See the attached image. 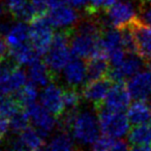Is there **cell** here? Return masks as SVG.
<instances>
[{"label":"cell","mask_w":151,"mask_h":151,"mask_svg":"<svg viewBox=\"0 0 151 151\" xmlns=\"http://www.w3.org/2000/svg\"><path fill=\"white\" fill-rule=\"evenodd\" d=\"M127 89L136 101H146L151 96V73L139 71L128 79Z\"/></svg>","instance_id":"cell-17"},{"label":"cell","mask_w":151,"mask_h":151,"mask_svg":"<svg viewBox=\"0 0 151 151\" xmlns=\"http://www.w3.org/2000/svg\"><path fill=\"white\" fill-rule=\"evenodd\" d=\"M21 108L17 99H14L11 95L0 94V115L9 119L12 116L19 112Z\"/></svg>","instance_id":"cell-27"},{"label":"cell","mask_w":151,"mask_h":151,"mask_svg":"<svg viewBox=\"0 0 151 151\" xmlns=\"http://www.w3.org/2000/svg\"><path fill=\"white\" fill-rule=\"evenodd\" d=\"M63 79L69 88H78L87 79V65L82 58H71L62 70Z\"/></svg>","instance_id":"cell-16"},{"label":"cell","mask_w":151,"mask_h":151,"mask_svg":"<svg viewBox=\"0 0 151 151\" xmlns=\"http://www.w3.org/2000/svg\"><path fill=\"white\" fill-rule=\"evenodd\" d=\"M110 151H130V149L124 141H115Z\"/></svg>","instance_id":"cell-36"},{"label":"cell","mask_w":151,"mask_h":151,"mask_svg":"<svg viewBox=\"0 0 151 151\" xmlns=\"http://www.w3.org/2000/svg\"><path fill=\"white\" fill-rule=\"evenodd\" d=\"M29 26L31 46L40 55H46L54 38L53 25L48 16L38 15L31 20Z\"/></svg>","instance_id":"cell-3"},{"label":"cell","mask_w":151,"mask_h":151,"mask_svg":"<svg viewBox=\"0 0 151 151\" xmlns=\"http://www.w3.org/2000/svg\"><path fill=\"white\" fill-rule=\"evenodd\" d=\"M150 116L151 110L145 101H136L127 109V118L130 123L134 125L146 123L150 120Z\"/></svg>","instance_id":"cell-23"},{"label":"cell","mask_w":151,"mask_h":151,"mask_svg":"<svg viewBox=\"0 0 151 151\" xmlns=\"http://www.w3.org/2000/svg\"><path fill=\"white\" fill-rule=\"evenodd\" d=\"M46 137L35 127H29L18 134V137L12 142L13 151L29 150L40 151L44 146V140Z\"/></svg>","instance_id":"cell-11"},{"label":"cell","mask_w":151,"mask_h":151,"mask_svg":"<svg viewBox=\"0 0 151 151\" xmlns=\"http://www.w3.org/2000/svg\"><path fill=\"white\" fill-rule=\"evenodd\" d=\"M67 2L75 9H86L90 0H67Z\"/></svg>","instance_id":"cell-35"},{"label":"cell","mask_w":151,"mask_h":151,"mask_svg":"<svg viewBox=\"0 0 151 151\" xmlns=\"http://www.w3.org/2000/svg\"><path fill=\"white\" fill-rule=\"evenodd\" d=\"M9 56L17 64L28 65V66L40 59L38 58L40 55L37 54V52L34 50L31 45L28 44L9 49Z\"/></svg>","instance_id":"cell-22"},{"label":"cell","mask_w":151,"mask_h":151,"mask_svg":"<svg viewBox=\"0 0 151 151\" xmlns=\"http://www.w3.org/2000/svg\"><path fill=\"white\" fill-rule=\"evenodd\" d=\"M150 122H151V116H150Z\"/></svg>","instance_id":"cell-45"},{"label":"cell","mask_w":151,"mask_h":151,"mask_svg":"<svg viewBox=\"0 0 151 151\" xmlns=\"http://www.w3.org/2000/svg\"><path fill=\"white\" fill-rule=\"evenodd\" d=\"M101 49L112 66L121 63L125 59L126 54L122 44L121 31L114 27L104 29L101 35Z\"/></svg>","instance_id":"cell-6"},{"label":"cell","mask_w":151,"mask_h":151,"mask_svg":"<svg viewBox=\"0 0 151 151\" xmlns=\"http://www.w3.org/2000/svg\"><path fill=\"white\" fill-rule=\"evenodd\" d=\"M99 120L101 132L112 139L122 138L129 129L130 122L123 112L112 111L101 107L99 109Z\"/></svg>","instance_id":"cell-4"},{"label":"cell","mask_w":151,"mask_h":151,"mask_svg":"<svg viewBox=\"0 0 151 151\" xmlns=\"http://www.w3.org/2000/svg\"><path fill=\"white\" fill-rule=\"evenodd\" d=\"M130 151H151V146L149 145H134Z\"/></svg>","instance_id":"cell-39"},{"label":"cell","mask_w":151,"mask_h":151,"mask_svg":"<svg viewBox=\"0 0 151 151\" xmlns=\"http://www.w3.org/2000/svg\"><path fill=\"white\" fill-rule=\"evenodd\" d=\"M114 142V139L104 134L103 137H99L96 142L92 145L93 151H110Z\"/></svg>","instance_id":"cell-31"},{"label":"cell","mask_w":151,"mask_h":151,"mask_svg":"<svg viewBox=\"0 0 151 151\" xmlns=\"http://www.w3.org/2000/svg\"><path fill=\"white\" fill-rule=\"evenodd\" d=\"M20 151H29V150H20Z\"/></svg>","instance_id":"cell-44"},{"label":"cell","mask_w":151,"mask_h":151,"mask_svg":"<svg viewBox=\"0 0 151 151\" xmlns=\"http://www.w3.org/2000/svg\"><path fill=\"white\" fill-rule=\"evenodd\" d=\"M140 1H142L143 3H147L148 1H151V0H140Z\"/></svg>","instance_id":"cell-43"},{"label":"cell","mask_w":151,"mask_h":151,"mask_svg":"<svg viewBox=\"0 0 151 151\" xmlns=\"http://www.w3.org/2000/svg\"><path fill=\"white\" fill-rule=\"evenodd\" d=\"M29 122L30 119L27 112L20 110L19 112H17L15 115L9 118V128L16 134H20L28 127Z\"/></svg>","instance_id":"cell-28"},{"label":"cell","mask_w":151,"mask_h":151,"mask_svg":"<svg viewBox=\"0 0 151 151\" xmlns=\"http://www.w3.org/2000/svg\"><path fill=\"white\" fill-rule=\"evenodd\" d=\"M30 1H31V5L35 12L36 16L44 15V13L49 7L47 0H30Z\"/></svg>","instance_id":"cell-32"},{"label":"cell","mask_w":151,"mask_h":151,"mask_svg":"<svg viewBox=\"0 0 151 151\" xmlns=\"http://www.w3.org/2000/svg\"><path fill=\"white\" fill-rule=\"evenodd\" d=\"M40 151H75L73 140L66 132L54 136Z\"/></svg>","instance_id":"cell-24"},{"label":"cell","mask_w":151,"mask_h":151,"mask_svg":"<svg viewBox=\"0 0 151 151\" xmlns=\"http://www.w3.org/2000/svg\"><path fill=\"white\" fill-rule=\"evenodd\" d=\"M37 97H38L37 86H35L32 83L26 84L17 94L18 101L20 103L21 107L25 108V109L30 107V106L34 105V104H36Z\"/></svg>","instance_id":"cell-26"},{"label":"cell","mask_w":151,"mask_h":151,"mask_svg":"<svg viewBox=\"0 0 151 151\" xmlns=\"http://www.w3.org/2000/svg\"><path fill=\"white\" fill-rule=\"evenodd\" d=\"M70 30H63L54 35L53 42L47 52L46 64L52 75H58L64 69L71 59Z\"/></svg>","instance_id":"cell-2"},{"label":"cell","mask_w":151,"mask_h":151,"mask_svg":"<svg viewBox=\"0 0 151 151\" xmlns=\"http://www.w3.org/2000/svg\"><path fill=\"white\" fill-rule=\"evenodd\" d=\"M27 73L21 67L12 65L11 63L4 65L0 76V94L11 95L18 93L27 84Z\"/></svg>","instance_id":"cell-7"},{"label":"cell","mask_w":151,"mask_h":151,"mask_svg":"<svg viewBox=\"0 0 151 151\" xmlns=\"http://www.w3.org/2000/svg\"><path fill=\"white\" fill-rule=\"evenodd\" d=\"M137 44V53L142 59L148 60L151 58V25L137 20L130 26Z\"/></svg>","instance_id":"cell-14"},{"label":"cell","mask_w":151,"mask_h":151,"mask_svg":"<svg viewBox=\"0 0 151 151\" xmlns=\"http://www.w3.org/2000/svg\"><path fill=\"white\" fill-rule=\"evenodd\" d=\"M9 55V48L7 45L5 38L2 37V35H0V61H2L5 59V57Z\"/></svg>","instance_id":"cell-34"},{"label":"cell","mask_w":151,"mask_h":151,"mask_svg":"<svg viewBox=\"0 0 151 151\" xmlns=\"http://www.w3.org/2000/svg\"><path fill=\"white\" fill-rule=\"evenodd\" d=\"M106 21L116 29H124L130 27L138 17L137 9L130 0H118L110 9L106 11Z\"/></svg>","instance_id":"cell-5"},{"label":"cell","mask_w":151,"mask_h":151,"mask_svg":"<svg viewBox=\"0 0 151 151\" xmlns=\"http://www.w3.org/2000/svg\"><path fill=\"white\" fill-rule=\"evenodd\" d=\"M79 14L75 7L62 5V6L51 9L48 18L53 27L60 28L63 30H69L71 27L78 24Z\"/></svg>","instance_id":"cell-15"},{"label":"cell","mask_w":151,"mask_h":151,"mask_svg":"<svg viewBox=\"0 0 151 151\" xmlns=\"http://www.w3.org/2000/svg\"><path fill=\"white\" fill-rule=\"evenodd\" d=\"M27 76L30 83H32L37 87L47 86L48 84H50V81L53 78V75L49 69L48 65L42 62L40 59L29 65Z\"/></svg>","instance_id":"cell-20"},{"label":"cell","mask_w":151,"mask_h":151,"mask_svg":"<svg viewBox=\"0 0 151 151\" xmlns=\"http://www.w3.org/2000/svg\"><path fill=\"white\" fill-rule=\"evenodd\" d=\"M5 6L11 15L20 21H31L36 16L30 0H5Z\"/></svg>","instance_id":"cell-19"},{"label":"cell","mask_w":151,"mask_h":151,"mask_svg":"<svg viewBox=\"0 0 151 151\" xmlns=\"http://www.w3.org/2000/svg\"><path fill=\"white\" fill-rule=\"evenodd\" d=\"M25 111L29 116L30 122L37 130H40L45 137L49 136L57 126V119L54 114L47 110L40 104H34L26 108Z\"/></svg>","instance_id":"cell-8"},{"label":"cell","mask_w":151,"mask_h":151,"mask_svg":"<svg viewBox=\"0 0 151 151\" xmlns=\"http://www.w3.org/2000/svg\"><path fill=\"white\" fill-rule=\"evenodd\" d=\"M111 82L109 78H103L99 80L89 81L84 85L82 90V95L87 101L93 104L97 110L101 108L106 99L108 92L111 87Z\"/></svg>","instance_id":"cell-12"},{"label":"cell","mask_w":151,"mask_h":151,"mask_svg":"<svg viewBox=\"0 0 151 151\" xmlns=\"http://www.w3.org/2000/svg\"><path fill=\"white\" fill-rule=\"evenodd\" d=\"M68 130L73 138L84 146L94 144L101 132L99 117L89 110L76 111Z\"/></svg>","instance_id":"cell-1"},{"label":"cell","mask_w":151,"mask_h":151,"mask_svg":"<svg viewBox=\"0 0 151 151\" xmlns=\"http://www.w3.org/2000/svg\"><path fill=\"white\" fill-rule=\"evenodd\" d=\"M3 13V9H2V5H0V17H1V15H2Z\"/></svg>","instance_id":"cell-42"},{"label":"cell","mask_w":151,"mask_h":151,"mask_svg":"<svg viewBox=\"0 0 151 151\" xmlns=\"http://www.w3.org/2000/svg\"><path fill=\"white\" fill-rule=\"evenodd\" d=\"M128 141L132 145L151 146V126L146 123L134 125L128 132Z\"/></svg>","instance_id":"cell-25"},{"label":"cell","mask_w":151,"mask_h":151,"mask_svg":"<svg viewBox=\"0 0 151 151\" xmlns=\"http://www.w3.org/2000/svg\"><path fill=\"white\" fill-rule=\"evenodd\" d=\"M65 112L76 111L81 103V95L76 88H68L63 92Z\"/></svg>","instance_id":"cell-29"},{"label":"cell","mask_w":151,"mask_h":151,"mask_svg":"<svg viewBox=\"0 0 151 151\" xmlns=\"http://www.w3.org/2000/svg\"><path fill=\"white\" fill-rule=\"evenodd\" d=\"M4 37L9 49L17 48L19 46L27 44V40H30L29 26L24 21L13 24L9 26V30L4 34Z\"/></svg>","instance_id":"cell-18"},{"label":"cell","mask_w":151,"mask_h":151,"mask_svg":"<svg viewBox=\"0 0 151 151\" xmlns=\"http://www.w3.org/2000/svg\"><path fill=\"white\" fill-rule=\"evenodd\" d=\"M130 93L123 82H115L108 92L104 101L105 108L112 111L123 112L130 105Z\"/></svg>","instance_id":"cell-10"},{"label":"cell","mask_w":151,"mask_h":151,"mask_svg":"<svg viewBox=\"0 0 151 151\" xmlns=\"http://www.w3.org/2000/svg\"><path fill=\"white\" fill-rule=\"evenodd\" d=\"M146 66H147V68H148V70L151 73V58L146 60Z\"/></svg>","instance_id":"cell-40"},{"label":"cell","mask_w":151,"mask_h":151,"mask_svg":"<svg viewBox=\"0 0 151 151\" xmlns=\"http://www.w3.org/2000/svg\"><path fill=\"white\" fill-rule=\"evenodd\" d=\"M117 0H90L88 6L86 7V12L89 16H94L101 11H107L112 6Z\"/></svg>","instance_id":"cell-30"},{"label":"cell","mask_w":151,"mask_h":151,"mask_svg":"<svg viewBox=\"0 0 151 151\" xmlns=\"http://www.w3.org/2000/svg\"><path fill=\"white\" fill-rule=\"evenodd\" d=\"M63 92L64 91L58 85L50 83L44 87L40 94V104L56 117L62 116L65 112Z\"/></svg>","instance_id":"cell-9"},{"label":"cell","mask_w":151,"mask_h":151,"mask_svg":"<svg viewBox=\"0 0 151 151\" xmlns=\"http://www.w3.org/2000/svg\"><path fill=\"white\" fill-rule=\"evenodd\" d=\"M9 128V119L4 116L0 115V144L2 142L3 137Z\"/></svg>","instance_id":"cell-33"},{"label":"cell","mask_w":151,"mask_h":151,"mask_svg":"<svg viewBox=\"0 0 151 151\" xmlns=\"http://www.w3.org/2000/svg\"><path fill=\"white\" fill-rule=\"evenodd\" d=\"M142 67L141 57H137L134 54H129L128 57H125L121 63L114 65L110 68L107 78L112 82H123L126 79L132 78L137 73H139Z\"/></svg>","instance_id":"cell-13"},{"label":"cell","mask_w":151,"mask_h":151,"mask_svg":"<svg viewBox=\"0 0 151 151\" xmlns=\"http://www.w3.org/2000/svg\"><path fill=\"white\" fill-rule=\"evenodd\" d=\"M142 21L151 25V7H146L142 11Z\"/></svg>","instance_id":"cell-37"},{"label":"cell","mask_w":151,"mask_h":151,"mask_svg":"<svg viewBox=\"0 0 151 151\" xmlns=\"http://www.w3.org/2000/svg\"><path fill=\"white\" fill-rule=\"evenodd\" d=\"M3 68H4V66H2V65H1V61H0V76H1V73H2Z\"/></svg>","instance_id":"cell-41"},{"label":"cell","mask_w":151,"mask_h":151,"mask_svg":"<svg viewBox=\"0 0 151 151\" xmlns=\"http://www.w3.org/2000/svg\"><path fill=\"white\" fill-rule=\"evenodd\" d=\"M48 1V6L50 9H55V7H59L65 5L67 2V0H47Z\"/></svg>","instance_id":"cell-38"},{"label":"cell","mask_w":151,"mask_h":151,"mask_svg":"<svg viewBox=\"0 0 151 151\" xmlns=\"http://www.w3.org/2000/svg\"><path fill=\"white\" fill-rule=\"evenodd\" d=\"M105 55H96L89 59L87 63V79L89 81L106 78L109 73L110 67Z\"/></svg>","instance_id":"cell-21"}]
</instances>
